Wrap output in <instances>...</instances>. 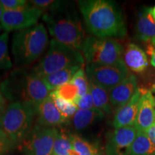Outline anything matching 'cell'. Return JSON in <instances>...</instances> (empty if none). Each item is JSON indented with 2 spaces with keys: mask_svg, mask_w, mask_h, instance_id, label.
I'll list each match as a JSON object with an SVG mask.
<instances>
[{
  "mask_svg": "<svg viewBox=\"0 0 155 155\" xmlns=\"http://www.w3.org/2000/svg\"><path fill=\"white\" fill-rule=\"evenodd\" d=\"M147 52H148L149 55H150L151 65L155 68V38L150 42Z\"/></svg>",
  "mask_w": 155,
  "mask_h": 155,
  "instance_id": "obj_32",
  "label": "cell"
},
{
  "mask_svg": "<svg viewBox=\"0 0 155 155\" xmlns=\"http://www.w3.org/2000/svg\"><path fill=\"white\" fill-rule=\"evenodd\" d=\"M155 124V101L152 92L143 90L139 101L138 111L134 123L137 131L145 132Z\"/></svg>",
  "mask_w": 155,
  "mask_h": 155,
  "instance_id": "obj_12",
  "label": "cell"
},
{
  "mask_svg": "<svg viewBox=\"0 0 155 155\" xmlns=\"http://www.w3.org/2000/svg\"><path fill=\"white\" fill-rule=\"evenodd\" d=\"M43 15L41 9L31 5L14 11H5L1 21V26L5 32L25 30L38 25V20Z\"/></svg>",
  "mask_w": 155,
  "mask_h": 155,
  "instance_id": "obj_10",
  "label": "cell"
},
{
  "mask_svg": "<svg viewBox=\"0 0 155 155\" xmlns=\"http://www.w3.org/2000/svg\"><path fill=\"white\" fill-rule=\"evenodd\" d=\"M145 133H146L147 137H149V139H150V141H152V144L155 146V124L153 125L149 129H147L145 131Z\"/></svg>",
  "mask_w": 155,
  "mask_h": 155,
  "instance_id": "obj_34",
  "label": "cell"
},
{
  "mask_svg": "<svg viewBox=\"0 0 155 155\" xmlns=\"http://www.w3.org/2000/svg\"><path fill=\"white\" fill-rule=\"evenodd\" d=\"M141 93L142 89L138 88L131 100L116 111L113 119L115 129L134 125Z\"/></svg>",
  "mask_w": 155,
  "mask_h": 155,
  "instance_id": "obj_15",
  "label": "cell"
},
{
  "mask_svg": "<svg viewBox=\"0 0 155 155\" xmlns=\"http://www.w3.org/2000/svg\"><path fill=\"white\" fill-rule=\"evenodd\" d=\"M36 118L38 124L42 127L55 128L66 123L50 96L36 106Z\"/></svg>",
  "mask_w": 155,
  "mask_h": 155,
  "instance_id": "obj_13",
  "label": "cell"
},
{
  "mask_svg": "<svg viewBox=\"0 0 155 155\" xmlns=\"http://www.w3.org/2000/svg\"><path fill=\"white\" fill-rule=\"evenodd\" d=\"M151 11H152V14L155 19V6L154 7H152V8H151Z\"/></svg>",
  "mask_w": 155,
  "mask_h": 155,
  "instance_id": "obj_36",
  "label": "cell"
},
{
  "mask_svg": "<svg viewBox=\"0 0 155 155\" xmlns=\"http://www.w3.org/2000/svg\"><path fill=\"white\" fill-rule=\"evenodd\" d=\"M49 44L48 30L41 23L17 31L12 40L15 63L19 66L30 65L42 55Z\"/></svg>",
  "mask_w": 155,
  "mask_h": 155,
  "instance_id": "obj_4",
  "label": "cell"
},
{
  "mask_svg": "<svg viewBox=\"0 0 155 155\" xmlns=\"http://www.w3.org/2000/svg\"><path fill=\"white\" fill-rule=\"evenodd\" d=\"M137 134L134 126L115 129L106 142V155H129Z\"/></svg>",
  "mask_w": 155,
  "mask_h": 155,
  "instance_id": "obj_11",
  "label": "cell"
},
{
  "mask_svg": "<svg viewBox=\"0 0 155 155\" xmlns=\"http://www.w3.org/2000/svg\"><path fill=\"white\" fill-rule=\"evenodd\" d=\"M73 149L71 140V134L63 131H59L54 142L52 155H69L70 151Z\"/></svg>",
  "mask_w": 155,
  "mask_h": 155,
  "instance_id": "obj_22",
  "label": "cell"
},
{
  "mask_svg": "<svg viewBox=\"0 0 155 155\" xmlns=\"http://www.w3.org/2000/svg\"><path fill=\"white\" fill-rule=\"evenodd\" d=\"M2 30V26H1V25H0V32H1V30Z\"/></svg>",
  "mask_w": 155,
  "mask_h": 155,
  "instance_id": "obj_38",
  "label": "cell"
},
{
  "mask_svg": "<svg viewBox=\"0 0 155 155\" xmlns=\"http://www.w3.org/2000/svg\"><path fill=\"white\" fill-rule=\"evenodd\" d=\"M53 92L60 98L73 104H75L78 98H79L78 90L77 87L71 82L63 85V86L60 87L55 91H53Z\"/></svg>",
  "mask_w": 155,
  "mask_h": 155,
  "instance_id": "obj_26",
  "label": "cell"
},
{
  "mask_svg": "<svg viewBox=\"0 0 155 155\" xmlns=\"http://www.w3.org/2000/svg\"><path fill=\"white\" fill-rule=\"evenodd\" d=\"M75 104L76 105L77 108L81 110H92L96 108L90 91L83 96L79 97Z\"/></svg>",
  "mask_w": 155,
  "mask_h": 155,
  "instance_id": "obj_29",
  "label": "cell"
},
{
  "mask_svg": "<svg viewBox=\"0 0 155 155\" xmlns=\"http://www.w3.org/2000/svg\"><path fill=\"white\" fill-rule=\"evenodd\" d=\"M5 11H14L22 9L29 5L26 0H0Z\"/></svg>",
  "mask_w": 155,
  "mask_h": 155,
  "instance_id": "obj_28",
  "label": "cell"
},
{
  "mask_svg": "<svg viewBox=\"0 0 155 155\" xmlns=\"http://www.w3.org/2000/svg\"><path fill=\"white\" fill-rule=\"evenodd\" d=\"M154 101H155V96H154Z\"/></svg>",
  "mask_w": 155,
  "mask_h": 155,
  "instance_id": "obj_39",
  "label": "cell"
},
{
  "mask_svg": "<svg viewBox=\"0 0 155 155\" xmlns=\"http://www.w3.org/2000/svg\"><path fill=\"white\" fill-rule=\"evenodd\" d=\"M6 99L12 102L29 103L37 106L50 96L42 78L32 71L18 68L10 73L0 86Z\"/></svg>",
  "mask_w": 155,
  "mask_h": 155,
  "instance_id": "obj_3",
  "label": "cell"
},
{
  "mask_svg": "<svg viewBox=\"0 0 155 155\" xmlns=\"http://www.w3.org/2000/svg\"><path fill=\"white\" fill-rule=\"evenodd\" d=\"M136 32L137 38L145 42H150L155 38V19L150 7H144L139 12Z\"/></svg>",
  "mask_w": 155,
  "mask_h": 155,
  "instance_id": "obj_17",
  "label": "cell"
},
{
  "mask_svg": "<svg viewBox=\"0 0 155 155\" xmlns=\"http://www.w3.org/2000/svg\"><path fill=\"white\" fill-rule=\"evenodd\" d=\"M123 61L128 70L136 73H142L149 65L146 53L134 43H129L127 46L124 53Z\"/></svg>",
  "mask_w": 155,
  "mask_h": 155,
  "instance_id": "obj_16",
  "label": "cell"
},
{
  "mask_svg": "<svg viewBox=\"0 0 155 155\" xmlns=\"http://www.w3.org/2000/svg\"><path fill=\"white\" fill-rule=\"evenodd\" d=\"M137 89V78L134 75L129 74L124 80L108 91L112 107L117 111L131 100Z\"/></svg>",
  "mask_w": 155,
  "mask_h": 155,
  "instance_id": "obj_14",
  "label": "cell"
},
{
  "mask_svg": "<svg viewBox=\"0 0 155 155\" xmlns=\"http://www.w3.org/2000/svg\"><path fill=\"white\" fill-rule=\"evenodd\" d=\"M8 42V32H4L0 35V71L10 69L12 66L9 55Z\"/></svg>",
  "mask_w": 155,
  "mask_h": 155,
  "instance_id": "obj_25",
  "label": "cell"
},
{
  "mask_svg": "<svg viewBox=\"0 0 155 155\" xmlns=\"http://www.w3.org/2000/svg\"><path fill=\"white\" fill-rule=\"evenodd\" d=\"M13 147V143L0 127V155H7Z\"/></svg>",
  "mask_w": 155,
  "mask_h": 155,
  "instance_id": "obj_30",
  "label": "cell"
},
{
  "mask_svg": "<svg viewBox=\"0 0 155 155\" xmlns=\"http://www.w3.org/2000/svg\"><path fill=\"white\" fill-rule=\"evenodd\" d=\"M36 106L29 103L11 102L0 119V127L14 146H18L33 128Z\"/></svg>",
  "mask_w": 155,
  "mask_h": 155,
  "instance_id": "obj_5",
  "label": "cell"
},
{
  "mask_svg": "<svg viewBox=\"0 0 155 155\" xmlns=\"http://www.w3.org/2000/svg\"><path fill=\"white\" fill-rule=\"evenodd\" d=\"M78 90L79 97H82L89 91V81L83 67L78 71L71 81Z\"/></svg>",
  "mask_w": 155,
  "mask_h": 155,
  "instance_id": "obj_27",
  "label": "cell"
},
{
  "mask_svg": "<svg viewBox=\"0 0 155 155\" xmlns=\"http://www.w3.org/2000/svg\"><path fill=\"white\" fill-rule=\"evenodd\" d=\"M84 58L81 51L65 45L52 39L43 58L32 69L39 77H44L67 68L83 66Z\"/></svg>",
  "mask_w": 155,
  "mask_h": 155,
  "instance_id": "obj_6",
  "label": "cell"
},
{
  "mask_svg": "<svg viewBox=\"0 0 155 155\" xmlns=\"http://www.w3.org/2000/svg\"><path fill=\"white\" fill-rule=\"evenodd\" d=\"M129 155H155V146L146 133L137 131Z\"/></svg>",
  "mask_w": 155,
  "mask_h": 155,
  "instance_id": "obj_21",
  "label": "cell"
},
{
  "mask_svg": "<svg viewBox=\"0 0 155 155\" xmlns=\"http://www.w3.org/2000/svg\"><path fill=\"white\" fill-rule=\"evenodd\" d=\"M50 96L53 98L55 106H57L60 112H61L63 118L65 120V122H69L71 121L72 118L76 112L78 108L76 105L73 103L66 101L63 98L58 97L53 91H51L50 94Z\"/></svg>",
  "mask_w": 155,
  "mask_h": 155,
  "instance_id": "obj_23",
  "label": "cell"
},
{
  "mask_svg": "<svg viewBox=\"0 0 155 155\" xmlns=\"http://www.w3.org/2000/svg\"><path fill=\"white\" fill-rule=\"evenodd\" d=\"M89 32L97 38H124L127 28L123 13L115 2L108 0L78 2Z\"/></svg>",
  "mask_w": 155,
  "mask_h": 155,
  "instance_id": "obj_1",
  "label": "cell"
},
{
  "mask_svg": "<svg viewBox=\"0 0 155 155\" xmlns=\"http://www.w3.org/2000/svg\"><path fill=\"white\" fill-rule=\"evenodd\" d=\"M85 71L90 82L107 91L130 74L124 61L113 65H86Z\"/></svg>",
  "mask_w": 155,
  "mask_h": 155,
  "instance_id": "obj_9",
  "label": "cell"
},
{
  "mask_svg": "<svg viewBox=\"0 0 155 155\" xmlns=\"http://www.w3.org/2000/svg\"><path fill=\"white\" fill-rule=\"evenodd\" d=\"M7 106L8 105H7V99L4 96V95L0 92V119H1L2 116H3L4 113H5Z\"/></svg>",
  "mask_w": 155,
  "mask_h": 155,
  "instance_id": "obj_33",
  "label": "cell"
},
{
  "mask_svg": "<svg viewBox=\"0 0 155 155\" xmlns=\"http://www.w3.org/2000/svg\"><path fill=\"white\" fill-rule=\"evenodd\" d=\"M82 67L77 65V66L67 68L44 77L42 80L50 92L53 91L56 89L59 88L60 87L63 86V85L71 82L74 75Z\"/></svg>",
  "mask_w": 155,
  "mask_h": 155,
  "instance_id": "obj_18",
  "label": "cell"
},
{
  "mask_svg": "<svg viewBox=\"0 0 155 155\" xmlns=\"http://www.w3.org/2000/svg\"><path fill=\"white\" fill-rule=\"evenodd\" d=\"M42 19L53 40L81 51L86 32L71 4L60 1L51 10L43 13Z\"/></svg>",
  "mask_w": 155,
  "mask_h": 155,
  "instance_id": "obj_2",
  "label": "cell"
},
{
  "mask_svg": "<svg viewBox=\"0 0 155 155\" xmlns=\"http://www.w3.org/2000/svg\"><path fill=\"white\" fill-rule=\"evenodd\" d=\"M89 91L91 94L95 108L101 111L104 114L111 115L113 113V107L110 101L108 91L96 86L90 81H89Z\"/></svg>",
  "mask_w": 155,
  "mask_h": 155,
  "instance_id": "obj_20",
  "label": "cell"
},
{
  "mask_svg": "<svg viewBox=\"0 0 155 155\" xmlns=\"http://www.w3.org/2000/svg\"><path fill=\"white\" fill-rule=\"evenodd\" d=\"M86 65H113L123 61V46L114 38L88 36L81 50Z\"/></svg>",
  "mask_w": 155,
  "mask_h": 155,
  "instance_id": "obj_7",
  "label": "cell"
},
{
  "mask_svg": "<svg viewBox=\"0 0 155 155\" xmlns=\"http://www.w3.org/2000/svg\"><path fill=\"white\" fill-rule=\"evenodd\" d=\"M4 12H5V10H4L2 6L1 3H0V24H1V21H2V19Z\"/></svg>",
  "mask_w": 155,
  "mask_h": 155,
  "instance_id": "obj_35",
  "label": "cell"
},
{
  "mask_svg": "<svg viewBox=\"0 0 155 155\" xmlns=\"http://www.w3.org/2000/svg\"><path fill=\"white\" fill-rule=\"evenodd\" d=\"M104 115L105 114L97 108L92 110H81L78 108L71 121L75 130L82 131L90 127L94 122L102 119Z\"/></svg>",
  "mask_w": 155,
  "mask_h": 155,
  "instance_id": "obj_19",
  "label": "cell"
},
{
  "mask_svg": "<svg viewBox=\"0 0 155 155\" xmlns=\"http://www.w3.org/2000/svg\"><path fill=\"white\" fill-rule=\"evenodd\" d=\"M152 92L154 93V94H155V82H154V85H153V86H152Z\"/></svg>",
  "mask_w": 155,
  "mask_h": 155,
  "instance_id": "obj_37",
  "label": "cell"
},
{
  "mask_svg": "<svg viewBox=\"0 0 155 155\" xmlns=\"http://www.w3.org/2000/svg\"><path fill=\"white\" fill-rule=\"evenodd\" d=\"M31 5L34 6L37 8L41 9L43 13L51 10L55 6L58 5L60 1H54V0H32L29 2Z\"/></svg>",
  "mask_w": 155,
  "mask_h": 155,
  "instance_id": "obj_31",
  "label": "cell"
},
{
  "mask_svg": "<svg viewBox=\"0 0 155 155\" xmlns=\"http://www.w3.org/2000/svg\"><path fill=\"white\" fill-rule=\"evenodd\" d=\"M58 130L36 124L19 145L23 155H52Z\"/></svg>",
  "mask_w": 155,
  "mask_h": 155,
  "instance_id": "obj_8",
  "label": "cell"
},
{
  "mask_svg": "<svg viewBox=\"0 0 155 155\" xmlns=\"http://www.w3.org/2000/svg\"><path fill=\"white\" fill-rule=\"evenodd\" d=\"M73 148L80 155H99L98 151L94 145L79 136L71 134Z\"/></svg>",
  "mask_w": 155,
  "mask_h": 155,
  "instance_id": "obj_24",
  "label": "cell"
}]
</instances>
